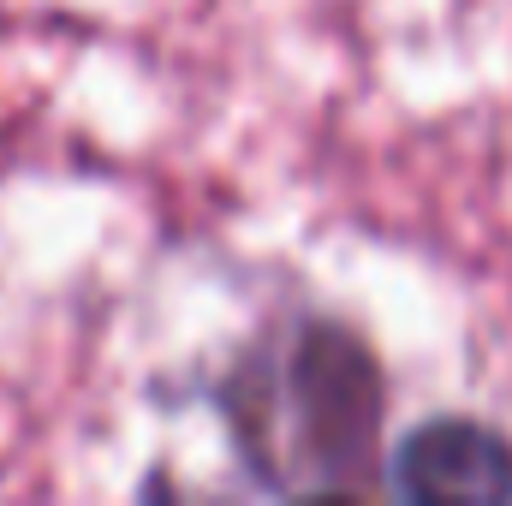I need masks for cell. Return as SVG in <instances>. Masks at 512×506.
<instances>
[{"label":"cell","mask_w":512,"mask_h":506,"mask_svg":"<svg viewBox=\"0 0 512 506\" xmlns=\"http://www.w3.org/2000/svg\"><path fill=\"white\" fill-rule=\"evenodd\" d=\"M382 489L399 501H512V441L477 417H429L399 435Z\"/></svg>","instance_id":"7a4b0ae2"},{"label":"cell","mask_w":512,"mask_h":506,"mask_svg":"<svg viewBox=\"0 0 512 506\" xmlns=\"http://www.w3.org/2000/svg\"><path fill=\"white\" fill-rule=\"evenodd\" d=\"M221 423L268 495H352L382 465L387 376L334 316H292L215 381Z\"/></svg>","instance_id":"6da1fadb"}]
</instances>
